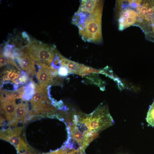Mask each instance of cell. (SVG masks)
Segmentation results:
<instances>
[{
    "mask_svg": "<svg viewBox=\"0 0 154 154\" xmlns=\"http://www.w3.org/2000/svg\"><path fill=\"white\" fill-rule=\"evenodd\" d=\"M54 49V47L36 40H33L26 48L27 52L33 60L36 62L45 60L50 63L55 58Z\"/></svg>",
    "mask_w": 154,
    "mask_h": 154,
    "instance_id": "277c9868",
    "label": "cell"
},
{
    "mask_svg": "<svg viewBox=\"0 0 154 154\" xmlns=\"http://www.w3.org/2000/svg\"><path fill=\"white\" fill-rule=\"evenodd\" d=\"M146 120L149 125L154 127V101L148 112Z\"/></svg>",
    "mask_w": 154,
    "mask_h": 154,
    "instance_id": "2e32d148",
    "label": "cell"
},
{
    "mask_svg": "<svg viewBox=\"0 0 154 154\" xmlns=\"http://www.w3.org/2000/svg\"><path fill=\"white\" fill-rule=\"evenodd\" d=\"M128 1H118L116 4V10L118 14V29L121 31L137 25L139 20L135 9L129 5Z\"/></svg>",
    "mask_w": 154,
    "mask_h": 154,
    "instance_id": "3957f363",
    "label": "cell"
},
{
    "mask_svg": "<svg viewBox=\"0 0 154 154\" xmlns=\"http://www.w3.org/2000/svg\"><path fill=\"white\" fill-rule=\"evenodd\" d=\"M81 153L79 150L73 149L70 151L67 154H82Z\"/></svg>",
    "mask_w": 154,
    "mask_h": 154,
    "instance_id": "cb8c5ba5",
    "label": "cell"
},
{
    "mask_svg": "<svg viewBox=\"0 0 154 154\" xmlns=\"http://www.w3.org/2000/svg\"><path fill=\"white\" fill-rule=\"evenodd\" d=\"M58 73L60 76L65 77L67 76L69 72V70L66 67L62 66L59 68Z\"/></svg>",
    "mask_w": 154,
    "mask_h": 154,
    "instance_id": "ffe728a7",
    "label": "cell"
},
{
    "mask_svg": "<svg viewBox=\"0 0 154 154\" xmlns=\"http://www.w3.org/2000/svg\"><path fill=\"white\" fill-rule=\"evenodd\" d=\"M5 72L6 73H5L3 76L4 80H10L17 83L15 80L19 77L20 74L19 72H17L15 70H11L10 71H7Z\"/></svg>",
    "mask_w": 154,
    "mask_h": 154,
    "instance_id": "9a60e30c",
    "label": "cell"
},
{
    "mask_svg": "<svg viewBox=\"0 0 154 154\" xmlns=\"http://www.w3.org/2000/svg\"><path fill=\"white\" fill-rule=\"evenodd\" d=\"M19 133V132L15 130L13 131L8 129L1 133V136L2 139L8 141L14 145L18 152L23 150L27 151L30 148L22 138L18 136Z\"/></svg>",
    "mask_w": 154,
    "mask_h": 154,
    "instance_id": "8992f818",
    "label": "cell"
},
{
    "mask_svg": "<svg viewBox=\"0 0 154 154\" xmlns=\"http://www.w3.org/2000/svg\"><path fill=\"white\" fill-rule=\"evenodd\" d=\"M22 49L20 52L15 57L18 63L22 69L31 75L35 73V64L27 54Z\"/></svg>",
    "mask_w": 154,
    "mask_h": 154,
    "instance_id": "ba28073f",
    "label": "cell"
},
{
    "mask_svg": "<svg viewBox=\"0 0 154 154\" xmlns=\"http://www.w3.org/2000/svg\"><path fill=\"white\" fill-rule=\"evenodd\" d=\"M100 71L81 64L78 75L85 76L91 73H99Z\"/></svg>",
    "mask_w": 154,
    "mask_h": 154,
    "instance_id": "5bb4252c",
    "label": "cell"
},
{
    "mask_svg": "<svg viewBox=\"0 0 154 154\" xmlns=\"http://www.w3.org/2000/svg\"><path fill=\"white\" fill-rule=\"evenodd\" d=\"M35 83L31 82L25 87L24 94L22 98L25 100H29L32 99L35 92Z\"/></svg>",
    "mask_w": 154,
    "mask_h": 154,
    "instance_id": "4fadbf2b",
    "label": "cell"
},
{
    "mask_svg": "<svg viewBox=\"0 0 154 154\" xmlns=\"http://www.w3.org/2000/svg\"><path fill=\"white\" fill-rule=\"evenodd\" d=\"M81 64L70 60L66 67L68 69L69 72H72L78 74Z\"/></svg>",
    "mask_w": 154,
    "mask_h": 154,
    "instance_id": "e0dca14e",
    "label": "cell"
},
{
    "mask_svg": "<svg viewBox=\"0 0 154 154\" xmlns=\"http://www.w3.org/2000/svg\"><path fill=\"white\" fill-rule=\"evenodd\" d=\"M100 1L98 0H82L78 11L88 13L92 12L96 9Z\"/></svg>",
    "mask_w": 154,
    "mask_h": 154,
    "instance_id": "7c38bea8",
    "label": "cell"
},
{
    "mask_svg": "<svg viewBox=\"0 0 154 154\" xmlns=\"http://www.w3.org/2000/svg\"><path fill=\"white\" fill-rule=\"evenodd\" d=\"M25 87H23L10 93L11 97L13 99L21 98L24 94Z\"/></svg>",
    "mask_w": 154,
    "mask_h": 154,
    "instance_id": "d6986e66",
    "label": "cell"
},
{
    "mask_svg": "<svg viewBox=\"0 0 154 154\" xmlns=\"http://www.w3.org/2000/svg\"><path fill=\"white\" fill-rule=\"evenodd\" d=\"M28 80V77L27 75L24 73L19 76L18 79V82L20 84H24Z\"/></svg>",
    "mask_w": 154,
    "mask_h": 154,
    "instance_id": "44dd1931",
    "label": "cell"
},
{
    "mask_svg": "<svg viewBox=\"0 0 154 154\" xmlns=\"http://www.w3.org/2000/svg\"><path fill=\"white\" fill-rule=\"evenodd\" d=\"M74 125L87 135H98V132L112 125L113 119L107 107L100 106L91 114L76 116Z\"/></svg>",
    "mask_w": 154,
    "mask_h": 154,
    "instance_id": "6da1fadb",
    "label": "cell"
},
{
    "mask_svg": "<svg viewBox=\"0 0 154 154\" xmlns=\"http://www.w3.org/2000/svg\"><path fill=\"white\" fill-rule=\"evenodd\" d=\"M67 153V151L65 149L62 148L51 153L43 154H66Z\"/></svg>",
    "mask_w": 154,
    "mask_h": 154,
    "instance_id": "7402d4cb",
    "label": "cell"
},
{
    "mask_svg": "<svg viewBox=\"0 0 154 154\" xmlns=\"http://www.w3.org/2000/svg\"><path fill=\"white\" fill-rule=\"evenodd\" d=\"M1 107L4 109L6 117L7 120L11 123L14 120L16 116L17 105L15 99L11 96L1 97Z\"/></svg>",
    "mask_w": 154,
    "mask_h": 154,
    "instance_id": "52a82bcc",
    "label": "cell"
},
{
    "mask_svg": "<svg viewBox=\"0 0 154 154\" xmlns=\"http://www.w3.org/2000/svg\"><path fill=\"white\" fill-rule=\"evenodd\" d=\"M0 67L8 64H11L18 68V67L13 60L4 56L3 53L0 54Z\"/></svg>",
    "mask_w": 154,
    "mask_h": 154,
    "instance_id": "ac0fdd59",
    "label": "cell"
},
{
    "mask_svg": "<svg viewBox=\"0 0 154 154\" xmlns=\"http://www.w3.org/2000/svg\"><path fill=\"white\" fill-rule=\"evenodd\" d=\"M19 154H33L32 153H19Z\"/></svg>",
    "mask_w": 154,
    "mask_h": 154,
    "instance_id": "d4e9b609",
    "label": "cell"
},
{
    "mask_svg": "<svg viewBox=\"0 0 154 154\" xmlns=\"http://www.w3.org/2000/svg\"><path fill=\"white\" fill-rule=\"evenodd\" d=\"M28 104L27 102L23 101L17 106L15 119L12 124L15 125L19 121L23 119L28 110Z\"/></svg>",
    "mask_w": 154,
    "mask_h": 154,
    "instance_id": "8fae6325",
    "label": "cell"
},
{
    "mask_svg": "<svg viewBox=\"0 0 154 154\" xmlns=\"http://www.w3.org/2000/svg\"><path fill=\"white\" fill-rule=\"evenodd\" d=\"M3 55L8 58L14 60L15 59V56L13 52L10 50H6L3 52Z\"/></svg>",
    "mask_w": 154,
    "mask_h": 154,
    "instance_id": "603a6c76",
    "label": "cell"
},
{
    "mask_svg": "<svg viewBox=\"0 0 154 154\" xmlns=\"http://www.w3.org/2000/svg\"><path fill=\"white\" fill-rule=\"evenodd\" d=\"M102 7L101 1L94 11L78 13L74 24L78 27L79 34L84 40L95 43L102 41Z\"/></svg>",
    "mask_w": 154,
    "mask_h": 154,
    "instance_id": "7a4b0ae2",
    "label": "cell"
},
{
    "mask_svg": "<svg viewBox=\"0 0 154 154\" xmlns=\"http://www.w3.org/2000/svg\"><path fill=\"white\" fill-rule=\"evenodd\" d=\"M42 90L38 84H35V92L31 101L33 110L40 111L44 105H42V103L47 101V98Z\"/></svg>",
    "mask_w": 154,
    "mask_h": 154,
    "instance_id": "30bf717a",
    "label": "cell"
},
{
    "mask_svg": "<svg viewBox=\"0 0 154 154\" xmlns=\"http://www.w3.org/2000/svg\"><path fill=\"white\" fill-rule=\"evenodd\" d=\"M135 9L139 17V26L143 31L154 24V0H139Z\"/></svg>",
    "mask_w": 154,
    "mask_h": 154,
    "instance_id": "5b68a950",
    "label": "cell"
},
{
    "mask_svg": "<svg viewBox=\"0 0 154 154\" xmlns=\"http://www.w3.org/2000/svg\"><path fill=\"white\" fill-rule=\"evenodd\" d=\"M70 127V135L72 139L83 149L85 148L94 139L82 132L74 126Z\"/></svg>",
    "mask_w": 154,
    "mask_h": 154,
    "instance_id": "9c48e42d",
    "label": "cell"
}]
</instances>
